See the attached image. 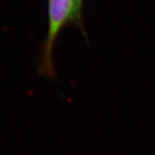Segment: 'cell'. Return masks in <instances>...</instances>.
<instances>
[{
	"mask_svg": "<svg viewBox=\"0 0 155 155\" xmlns=\"http://www.w3.org/2000/svg\"><path fill=\"white\" fill-rule=\"evenodd\" d=\"M83 0H48V29L41 48L38 65L41 76L55 80L56 72L53 52L59 35L66 25L80 20Z\"/></svg>",
	"mask_w": 155,
	"mask_h": 155,
	"instance_id": "cell-1",
	"label": "cell"
}]
</instances>
